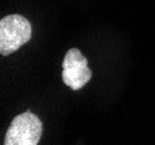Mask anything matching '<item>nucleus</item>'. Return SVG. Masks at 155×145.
<instances>
[{
    "mask_svg": "<svg viewBox=\"0 0 155 145\" xmlns=\"http://www.w3.org/2000/svg\"><path fill=\"white\" fill-rule=\"evenodd\" d=\"M31 39V25L19 14L7 15L0 21V53L8 56Z\"/></svg>",
    "mask_w": 155,
    "mask_h": 145,
    "instance_id": "1",
    "label": "nucleus"
},
{
    "mask_svg": "<svg viewBox=\"0 0 155 145\" xmlns=\"http://www.w3.org/2000/svg\"><path fill=\"white\" fill-rule=\"evenodd\" d=\"M43 132V123L30 110L16 115L7 129L5 145H36Z\"/></svg>",
    "mask_w": 155,
    "mask_h": 145,
    "instance_id": "2",
    "label": "nucleus"
},
{
    "mask_svg": "<svg viewBox=\"0 0 155 145\" xmlns=\"http://www.w3.org/2000/svg\"><path fill=\"white\" fill-rule=\"evenodd\" d=\"M88 60L77 48L70 49L63 60L61 78L72 91H79L91 79Z\"/></svg>",
    "mask_w": 155,
    "mask_h": 145,
    "instance_id": "3",
    "label": "nucleus"
}]
</instances>
